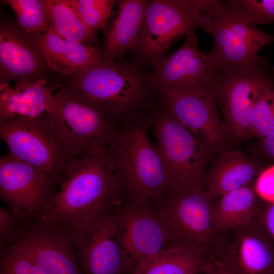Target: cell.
<instances>
[{
    "label": "cell",
    "instance_id": "26",
    "mask_svg": "<svg viewBox=\"0 0 274 274\" xmlns=\"http://www.w3.org/2000/svg\"><path fill=\"white\" fill-rule=\"evenodd\" d=\"M16 14L18 24L28 34L45 33L50 25L42 0H6Z\"/></svg>",
    "mask_w": 274,
    "mask_h": 274
},
{
    "label": "cell",
    "instance_id": "13",
    "mask_svg": "<svg viewBox=\"0 0 274 274\" xmlns=\"http://www.w3.org/2000/svg\"><path fill=\"white\" fill-rule=\"evenodd\" d=\"M113 211L70 231L83 274H132Z\"/></svg>",
    "mask_w": 274,
    "mask_h": 274
},
{
    "label": "cell",
    "instance_id": "1",
    "mask_svg": "<svg viewBox=\"0 0 274 274\" xmlns=\"http://www.w3.org/2000/svg\"><path fill=\"white\" fill-rule=\"evenodd\" d=\"M123 196L107 147L96 149L77 160L53 199L35 220L78 230L114 210Z\"/></svg>",
    "mask_w": 274,
    "mask_h": 274
},
{
    "label": "cell",
    "instance_id": "21",
    "mask_svg": "<svg viewBox=\"0 0 274 274\" xmlns=\"http://www.w3.org/2000/svg\"><path fill=\"white\" fill-rule=\"evenodd\" d=\"M261 166L255 158L232 149L215 157L208 169L206 190L213 197L244 186L257 178Z\"/></svg>",
    "mask_w": 274,
    "mask_h": 274
},
{
    "label": "cell",
    "instance_id": "24",
    "mask_svg": "<svg viewBox=\"0 0 274 274\" xmlns=\"http://www.w3.org/2000/svg\"><path fill=\"white\" fill-rule=\"evenodd\" d=\"M212 257L190 249L169 247L146 259L133 274H200Z\"/></svg>",
    "mask_w": 274,
    "mask_h": 274
},
{
    "label": "cell",
    "instance_id": "28",
    "mask_svg": "<svg viewBox=\"0 0 274 274\" xmlns=\"http://www.w3.org/2000/svg\"><path fill=\"white\" fill-rule=\"evenodd\" d=\"M76 11L89 29L104 28L111 15L114 2L111 0H65Z\"/></svg>",
    "mask_w": 274,
    "mask_h": 274
},
{
    "label": "cell",
    "instance_id": "3",
    "mask_svg": "<svg viewBox=\"0 0 274 274\" xmlns=\"http://www.w3.org/2000/svg\"><path fill=\"white\" fill-rule=\"evenodd\" d=\"M136 67L102 58L72 75L66 86L121 123L148 107L153 89Z\"/></svg>",
    "mask_w": 274,
    "mask_h": 274
},
{
    "label": "cell",
    "instance_id": "35",
    "mask_svg": "<svg viewBox=\"0 0 274 274\" xmlns=\"http://www.w3.org/2000/svg\"><path fill=\"white\" fill-rule=\"evenodd\" d=\"M204 274H229L222 264L214 258L212 257L207 266Z\"/></svg>",
    "mask_w": 274,
    "mask_h": 274
},
{
    "label": "cell",
    "instance_id": "33",
    "mask_svg": "<svg viewBox=\"0 0 274 274\" xmlns=\"http://www.w3.org/2000/svg\"><path fill=\"white\" fill-rule=\"evenodd\" d=\"M258 217L274 240V203H266L258 214Z\"/></svg>",
    "mask_w": 274,
    "mask_h": 274
},
{
    "label": "cell",
    "instance_id": "4",
    "mask_svg": "<svg viewBox=\"0 0 274 274\" xmlns=\"http://www.w3.org/2000/svg\"><path fill=\"white\" fill-rule=\"evenodd\" d=\"M148 115L168 190L178 193L206 190L208 169L215 156L160 104Z\"/></svg>",
    "mask_w": 274,
    "mask_h": 274
},
{
    "label": "cell",
    "instance_id": "15",
    "mask_svg": "<svg viewBox=\"0 0 274 274\" xmlns=\"http://www.w3.org/2000/svg\"><path fill=\"white\" fill-rule=\"evenodd\" d=\"M223 233L213 258L229 274H274V240L258 215Z\"/></svg>",
    "mask_w": 274,
    "mask_h": 274
},
{
    "label": "cell",
    "instance_id": "6",
    "mask_svg": "<svg viewBox=\"0 0 274 274\" xmlns=\"http://www.w3.org/2000/svg\"><path fill=\"white\" fill-rule=\"evenodd\" d=\"M0 136L9 154L37 168L59 187L79 159L68 151L47 113L0 122Z\"/></svg>",
    "mask_w": 274,
    "mask_h": 274
},
{
    "label": "cell",
    "instance_id": "16",
    "mask_svg": "<svg viewBox=\"0 0 274 274\" xmlns=\"http://www.w3.org/2000/svg\"><path fill=\"white\" fill-rule=\"evenodd\" d=\"M9 246L23 252L48 274H83L71 232L60 226L36 220L26 222Z\"/></svg>",
    "mask_w": 274,
    "mask_h": 274
},
{
    "label": "cell",
    "instance_id": "25",
    "mask_svg": "<svg viewBox=\"0 0 274 274\" xmlns=\"http://www.w3.org/2000/svg\"><path fill=\"white\" fill-rule=\"evenodd\" d=\"M42 1L50 25L59 35L87 44H90L94 40L95 31L86 26L65 0Z\"/></svg>",
    "mask_w": 274,
    "mask_h": 274
},
{
    "label": "cell",
    "instance_id": "34",
    "mask_svg": "<svg viewBox=\"0 0 274 274\" xmlns=\"http://www.w3.org/2000/svg\"><path fill=\"white\" fill-rule=\"evenodd\" d=\"M259 144L263 152L274 160V131L260 140Z\"/></svg>",
    "mask_w": 274,
    "mask_h": 274
},
{
    "label": "cell",
    "instance_id": "5",
    "mask_svg": "<svg viewBox=\"0 0 274 274\" xmlns=\"http://www.w3.org/2000/svg\"><path fill=\"white\" fill-rule=\"evenodd\" d=\"M217 199L206 190L180 193L168 190L156 201L167 247L188 248L214 257L223 239V233L216 229L211 218Z\"/></svg>",
    "mask_w": 274,
    "mask_h": 274
},
{
    "label": "cell",
    "instance_id": "32",
    "mask_svg": "<svg viewBox=\"0 0 274 274\" xmlns=\"http://www.w3.org/2000/svg\"><path fill=\"white\" fill-rule=\"evenodd\" d=\"M258 196L267 203H274V165L262 170L254 183Z\"/></svg>",
    "mask_w": 274,
    "mask_h": 274
},
{
    "label": "cell",
    "instance_id": "18",
    "mask_svg": "<svg viewBox=\"0 0 274 274\" xmlns=\"http://www.w3.org/2000/svg\"><path fill=\"white\" fill-rule=\"evenodd\" d=\"M35 41L47 65L60 74L73 75L103 58L99 48L63 38L52 26Z\"/></svg>",
    "mask_w": 274,
    "mask_h": 274
},
{
    "label": "cell",
    "instance_id": "29",
    "mask_svg": "<svg viewBox=\"0 0 274 274\" xmlns=\"http://www.w3.org/2000/svg\"><path fill=\"white\" fill-rule=\"evenodd\" d=\"M274 131V88L265 92L256 102L250 126L249 138L261 140Z\"/></svg>",
    "mask_w": 274,
    "mask_h": 274
},
{
    "label": "cell",
    "instance_id": "31",
    "mask_svg": "<svg viewBox=\"0 0 274 274\" xmlns=\"http://www.w3.org/2000/svg\"><path fill=\"white\" fill-rule=\"evenodd\" d=\"M27 222L10 209H0L1 253L16 238L24 224Z\"/></svg>",
    "mask_w": 274,
    "mask_h": 274
},
{
    "label": "cell",
    "instance_id": "7",
    "mask_svg": "<svg viewBox=\"0 0 274 274\" xmlns=\"http://www.w3.org/2000/svg\"><path fill=\"white\" fill-rule=\"evenodd\" d=\"M47 114L62 142L77 158L107 147L120 124L66 86L54 94Z\"/></svg>",
    "mask_w": 274,
    "mask_h": 274
},
{
    "label": "cell",
    "instance_id": "17",
    "mask_svg": "<svg viewBox=\"0 0 274 274\" xmlns=\"http://www.w3.org/2000/svg\"><path fill=\"white\" fill-rule=\"evenodd\" d=\"M226 6L209 32L214 40L209 52L222 73L248 65L262 48L274 43V35L235 17Z\"/></svg>",
    "mask_w": 274,
    "mask_h": 274
},
{
    "label": "cell",
    "instance_id": "30",
    "mask_svg": "<svg viewBox=\"0 0 274 274\" xmlns=\"http://www.w3.org/2000/svg\"><path fill=\"white\" fill-rule=\"evenodd\" d=\"M0 274H48L21 251L9 246L1 252Z\"/></svg>",
    "mask_w": 274,
    "mask_h": 274
},
{
    "label": "cell",
    "instance_id": "23",
    "mask_svg": "<svg viewBox=\"0 0 274 274\" xmlns=\"http://www.w3.org/2000/svg\"><path fill=\"white\" fill-rule=\"evenodd\" d=\"M254 182L232 190L219 198L211 211V220L222 233L246 224L254 219L267 203L258 196Z\"/></svg>",
    "mask_w": 274,
    "mask_h": 274
},
{
    "label": "cell",
    "instance_id": "22",
    "mask_svg": "<svg viewBox=\"0 0 274 274\" xmlns=\"http://www.w3.org/2000/svg\"><path fill=\"white\" fill-rule=\"evenodd\" d=\"M43 59L35 45L13 26L1 25L0 29L1 79L26 78L37 71Z\"/></svg>",
    "mask_w": 274,
    "mask_h": 274
},
{
    "label": "cell",
    "instance_id": "9",
    "mask_svg": "<svg viewBox=\"0 0 274 274\" xmlns=\"http://www.w3.org/2000/svg\"><path fill=\"white\" fill-rule=\"evenodd\" d=\"M160 104L215 156L232 149L235 141L219 116L213 92L158 89Z\"/></svg>",
    "mask_w": 274,
    "mask_h": 274
},
{
    "label": "cell",
    "instance_id": "19",
    "mask_svg": "<svg viewBox=\"0 0 274 274\" xmlns=\"http://www.w3.org/2000/svg\"><path fill=\"white\" fill-rule=\"evenodd\" d=\"M149 1L122 0L104 28L103 58L117 61L138 43Z\"/></svg>",
    "mask_w": 274,
    "mask_h": 274
},
{
    "label": "cell",
    "instance_id": "12",
    "mask_svg": "<svg viewBox=\"0 0 274 274\" xmlns=\"http://www.w3.org/2000/svg\"><path fill=\"white\" fill-rule=\"evenodd\" d=\"M155 202L124 193L122 201L113 211L132 274L146 259L167 247Z\"/></svg>",
    "mask_w": 274,
    "mask_h": 274
},
{
    "label": "cell",
    "instance_id": "2",
    "mask_svg": "<svg viewBox=\"0 0 274 274\" xmlns=\"http://www.w3.org/2000/svg\"><path fill=\"white\" fill-rule=\"evenodd\" d=\"M148 114L120 123L107 147L111 167L125 194L157 201L168 190L165 166L148 134Z\"/></svg>",
    "mask_w": 274,
    "mask_h": 274
},
{
    "label": "cell",
    "instance_id": "8",
    "mask_svg": "<svg viewBox=\"0 0 274 274\" xmlns=\"http://www.w3.org/2000/svg\"><path fill=\"white\" fill-rule=\"evenodd\" d=\"M273 88L274 65L262 56H257L245 67L222 73L213 93L235 143L249 138L255 105L265 92Z\"/></svg>",
    "mask_w": 274,
    "mask_h": 274
},
{
    "label": "cell",
    "instance_id": "11",
    "mask_svg": "<svg viewBox=\"0 0 274 274\" xmlns=\"http://www.w3.org/2000/svg\"><path fill=\"white\" fill-rule=\"evenodd\" d=\"M153 67L146 79L154 90L195 89L214 92L222 73L210 52L200 50L195 31L186 36L178 49Z\"/></svg>",
    "mask_w": 274,
    "mask_h": 274
},
{
    "label": "cell",
    "instance_id": "20",
    "mask_svg": "<svg viewBox=\"0 0 274 274\" xmlns=\"http://www.w3.org/2000/svg\"><path fill=\"white\" fill-rule=\"evenodd\" d=\"M53 87L45 79L23 78L13 86L0 83V122L19 117L36 118L48 113L54 98Z\"/></svg>",
    "mask_w": 274,
    "mask_h": 274
},
{
    "label": "cell",
    "instance_id": "27",
    "mask_svg": "<svg viewBox=\"0 0 274 274\" xmlns=\"http://www.w3.org/2000/svg\"><path fill=\"white\" fill-rule=\"evenodd\" d=\"M230 12L247 22L267 24L274 23V0L225 1Z\"/></svg>",
    "mask_w": 274,
    "mask_h": 274
},
{
    "label": "cell",
    "instance_id": "10",
    "mask_svg": "<svg viewBox=\"0 0 274 274\" xmlns=\"http://www.w3.org/2000/svg\"><path fill=\"white\" fill-rule=\"evenodd\" d=\"M201 25L193 0L149 1L134 48L139 60L154 65L177 40Z\"/></svg>",
    "mask_w": 274,
    "mask_h": 274
},
{
    "label": "cell",
    "instance_id": "14",
    "mask_svg": "<svg viewBox=\"0 0 274 274\" xmlns=\"http://www.w3.org/2000/svg\"><path fill=\"white\" fill-rule=\"evenodd\" d=\"M57 186L37 168L10 154L1 157V198L27 221L35 220L52 201Z\"/></svg>",
    "mask_w": 274,
    "mask_h": 274
}]
</instances>
